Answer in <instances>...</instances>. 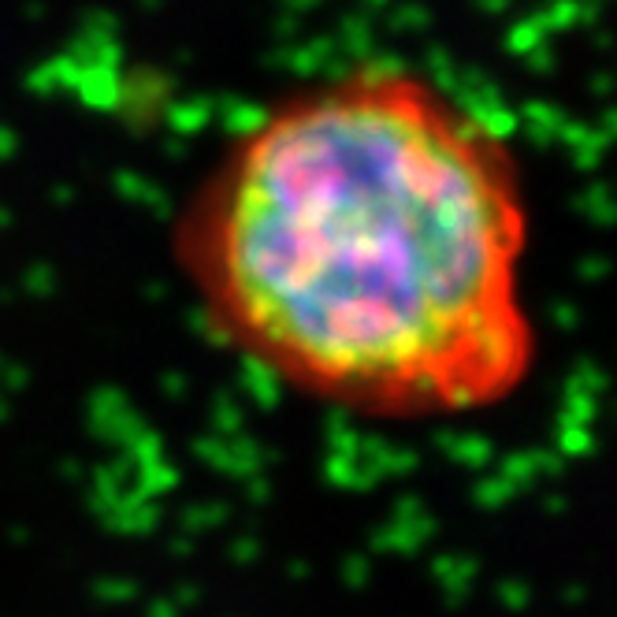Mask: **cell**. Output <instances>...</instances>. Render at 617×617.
I'll return each mask as SVG.
<instances>
[{
	"label": "cell",
	"mask_w": 617,
	"mask_h": 617,
	"mask_svg": "<svg viewBox=\"0 0 617 617\" xmlns=\"http://www.w3.org/2000/svg\"><path fill=\"white\" fill-rule=\"evenodd\" d=\"M528 194L510 138L413 67L279 97L227 142L175 224L209 328L320 406L450 421L536 368Z\"/></svg>",
	"instance_id": "obj_1"
}]
</instances>
